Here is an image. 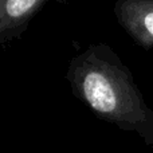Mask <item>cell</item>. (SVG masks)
I'll list each match as a JSON object with an SVG mask.
<instances>
[{
  "mask_svg": "<svg viewBox=\"0 0 153 153\" xmlns=\"http://www.w3.org/2000/svg\"><path fill=\"white\" fill-rule=\"evenodd\" d=\"M71 93L100 120L137 134L153 148V109L132 71L109 45H90L73 56L66 71Z\"/></svg>",
  "mask_w": 153,
  "mask_h": 153,
  "instance_id": "obj_1",
  "label": "cell"
},
{
  "mask_svg": "<svg viewBox=\"0 0 153 153\" xmlns=\"http://www.w3.org/2000/svg\"><path fill=\"white\" fill-rule=\"evenodd\" d=\"M118 24L144 50L153 48V0H118L114 4Z\"/></svg>",
  "mask_w": 153,
  "mask_h": 153,
  "instance_id": "obj_2",
  "label": "cell"
},
{
  "mask_svg": "<svg viewBox=\"0 0 153 153\" xmlns=\"http://www.w3.org/2000/svg\"><path fill=\"white\" fill-rule=\"evenodd\" d=\"M47 0H0V47L18 39Z\"/></svg>",
  "mask_w": 153,
  "mask_h": 153,
  "instance_id": "obj_3",
  "label": "cell"
}]
</instances>
